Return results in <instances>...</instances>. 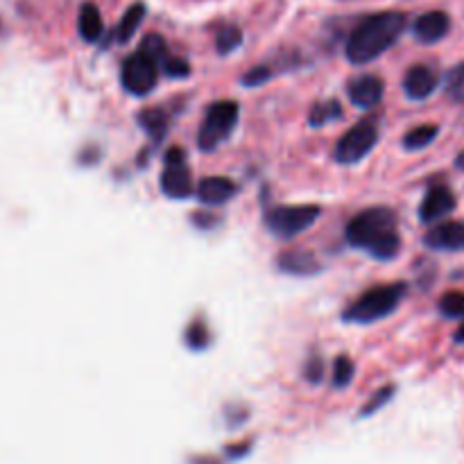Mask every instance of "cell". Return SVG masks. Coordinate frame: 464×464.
Instances as JSON below:
<instances>
[{"mask_svg": "<svg viewBox=\"0 0 464 464\" xmlns=\"http://www.w3.org/2000/svg\"><path fill=\"white\" fill-rule=\"evenodd\" d=\"M347 240L349 245L370 252L374 259H395L401 247L395 211L379 206L358 213L347 227Z\"/></svg>", "mask_w": 464, "mask_h": 464, "instance_id": "1", "label": "cell"}, {"mask_svg": "<svg viewBox=\"0 0 464 464\" xmlns=\"http://www.w3.org/2000/svg\"><path fill=\"white\" fill-rule=\"evenodd\" d=\"M322 209L317 204H295L275 206L265 213V225L279 238H295L301 231L313 227L320 218Z\"/></svg>", "mask_w": 464, "mask_h": 464, "instance_id": "5", "label": "cell"}, {"mask_svg": "<svg viewBox=\"0 0 464 464\" xmlns=\"http://www.w3.org/2000/svg\"><path fill=\"white\" fill-rule=\"evenodd\" d=\"M161 68H164L165 76H170V77H188L190 76L188 61L180 60V57H165Z\"/></svg>", "mask_w": 464, "mask_h": 464, "instance_id": "28", "label": "cell"}, {"mask_svg": "<svg viewBox=\"0 0 464 464\" xmlns=\"http://www.w3.org/2000/svg\"><path fill=\"white\" fill-rule=\"evenodd\" d=\"M376 140H379V130H376V125L372 120H363V123L351 127V130L338 140V145H335V159L345 165L358 164V161H363L364 156L374 150Z\"/></svg>", "mask_w": 464, "mask_h": 464, "instance_id": "6", "label": "cell"}, {"mask_svg": "<svg viewBox=\"0 0 464 464\" xmlns=\"http://www.w3.org/2000/svg\"><path fill=\"white\" fill-rule=\"evenodd\" d=\"M270 77V68H265V66H259V68H254L252 73H247L245 77H243V82H245L247 86H259L260 82H265Z\"/></svg>", "mask_w": 464, "mask_h": 464, "instance_id": "29", "label": "cell"}, {"mask_svg": "<svg viewBox=\"0 0 464 464\" xmlns=\"http://www.w3.org/2000/svg\"><path fill=\"white\" fill-rule=\"evenodd\" d=\"M306 376H308V379L313 380V383H317V380H320V376H322V363H320V360H310V364H308V367H306Z\"/></svg>", "mask_w": 464, "mask_h": 464, "instance_id": "30", "label": "cell"}, {"mask_svg": "<svg viewBox=\"0 0 464 464\" xmlns=\"http://www.w3.org/2000/svg\"><path fill=\"white\" fill-rule=\"evenodd\" d=\"M439 310L446 315V317H453V320H460L464 317V292H446L442 300H439Z\"/></svg>", "mask_w": 464, "mask_h": 464, "instance_id": "22", "label": "cell"}, {"mask_svg": "<svg viewBox=\"0 0 464 464\" xmlns=\"http://www.w3.org/2000/svg\"><path fill=\"white\" fill-rule=\"evenodd\" d=\"M455 209V197L446 186H433L428 193L424 195L420 206V218L424 222H435L449 215Z\"/></svg>", "mask_w": 464, "mask_h": 464, "instance_id": "11", "label": "cell"}, {"mask_svg": "<svg viewBox=\"0 0 464 464\" xmlns=\"http://www.w3.org/2000/svg\"><path fill=\"white\" fill-rule=\"evenodd\" d=\"M446 93H449L455 102H464V64L455 66V68L451 70L449 80H446Z\"/></svg>", "mask_w": 464, "mask_h": 464, "instance_id": "24", "label": "cell"}, {"mask_svg": "<svg viewBox=\"0 0 464 464\" xmlns=\"http://www.w3.org/2000/svg\"><path fill=\"white\" fill-rule=\"evenodd\" d=\"M439 134V127L437 125H420L410 130L408 134L404 136V145L405 150H421L426 145L433 143Z\"/></svg>", "mask_w": 464, "mask_h": 464, "instance_id": "19", "label": "cell"}, {"mask_svg": "<svg viewBox=\"0 0 464 464\" xmlns=\"http://www.w3.org/2000/svg\"><path fill=\"white\" fill-rule=\"evenodd\" d=\"M351 379H354V363L345 356H340L333 367V385L335 388H347Z\"/></svg>", "mask_w": 464, "mask_h": 464, "instance_id": "23", "label": "cell"}, {"mask_svg": "<svg viewBox=\"0 0 464 464\" xmlns=\"http://www.w3.org/2000/svg\"><path fill=\"white\" fill-rule=\"evenodd\" d=\"M139 52L148 55V57H150V60L159 61L161 57H165V41L161 39L159 35H148L143 41H140Z\"/></svg>", "mask_w": 464, "mask_h": 464, "instance_id": "25", "label": "cell"}, {"mask_svg": "<svg viewBox=\"0 0 464 464\" xmlns=\"http://www.w3.org/2000/svg\"><path fill=\"white\" fill-rule=\"evenodd\" d=\"M143 16H145V5H140V3L132 5L130 10L125 12V16L120 19L118 30H116V39L123 41V44L130 41L132 36H134V32L139 30L140 23H143Z\"/></svg>", "mask_w": 464, "mask_h": 464, "instance_id": "17", "label": "cell"}, {"mask_svg": "<svg viewBox=\"0 0 464 464\" xmlns=\"http://www.w3.org/2000/svg\"><path fill=\"white\" fill-rule=\"evenodd\" d=\"M426 247L439 252L464 250V222H444L426 234Z\"/></svg>", "mask_w": 464, "mask_h": 464, "instance_id": "9", "label": "cell"}, {"mask_svg": "<svg viewBox=\"0 0 464 464\" xmlns=\"http://www.w3.org/2000/svg\"><path fill=\"white\" fill-rule=\"evenodd\" d=\"M186 340H188V345L193 349H204L209 345V331H206V326L202 322H193V326L186 333Z\"/></svg>", "mask_w": 464, "mask_h": 464, "instance_id": "27", "label": "cell"}, {"mask_svg": "<svg viewBox=\"0 0 464 464\" xmlns=\"http://www.w3.org/2000/svg\"><path fill=\"white\" fill-rule=\"evenodd\" d=\"M451 28V19L444 12H426L420 19L414 20V36L421 44H435V41L444 39Z\"/></svg>", "mask_w": 464, "mask_h": 464, "instance_id": "14", "label": "cell"}, {"mask_svg": "<svg viewBox=\"0 0 464 464\" xmlns=\"http://www.w3.org/2000/svg\"><path fill=\"white\" fill-rule=\"evenodd\" d=\"M405 28V14L401 12H383L367 16L347 39L345 55L351 64L363 66L379 60L389 45L395 44Z\"/></svg>", "mask_w": 464, "mask_h": 464, "instance_id": "2", "label": "cell"}, {"mask_svg": "<svg viewBox=\"0 0 464 464\" xmlns=\"http://www.w3.org/2000/svg\"><path fill=\"white\" fill-rule=\"evenodd\" d=\"M437 73H435L430 66H412V68L405 73L404 91L410 100H426V98L433 95V91L437 89Z\"/></svg>", "mask_w": 464, "mask_h": 464, "instance_id": "10", "label": "cell"}, {"mask_svg": "<svg viewBox=\"0 0 464 464\" xmlns=\"http://www.w3.org/2000/svg\"><path fill=\"white\" fill-rule=\"evenodd\" d=\"M383 80L376 76H360L351 80L349 84V98L356 107L370 109L383 100Z\"/></svg>", "mask_w": 464, "mask_h": 464, "instance_id": "12", "label": "cell"}, {"mask_svg": "<svg viewBox=\"0 0 464 464\" xmlns=\"http://www.w3.org/2000/svg\"><path fill=\"white\" fill-rule=\"evenodd\" d=\"M156 61L150 60L143 52L127 57L123 70H120V82L123 89L132 95H148L156 84Z\"/></svg>", "mask_w": 464, "mask_h": 464, "instance_id": "7", "label": "cell"}, {"mask_svg": "<svg viewBox=\"0 0 464 464\" xmlns=\"http://www.w3.org/2000/svg\"><path fill=\"white\" fill-rule=\"evenodd\" d=\"M338 118H342V107H340L335 100L317 102V105H313V109H310L308 114V120L313 127L329 125V123H333V120Z\"/></svg>", "mask_w": 464, "mask_h": 464, "instance_id": "18", "label": "cell"}, {"mask_svg": "<svg viewBox=\"0 0 464 464\" xmlns=\"http://www.w3.org/2000/svg\"><path fill=\"white\" fill-rule=\"evenodd\" d=\"M279 270L285 272V275L292 276H313L322 270L320 260L315 259V254L306 250H288L279 256L276 260Z\"/></svg>", "mask_w": 464, "mask_h": 464, "instance_id": "13", "label": "cell"}, {"mask_svg": "<svg viewBox=\"0 0 464 464\" xmlns=\"http://www.w3.org/2000/svg\"><path fill=\"white\" fill-rule=\"evenodd\" d=\"M238 114V102L234 100H222L211 105L209 111H206L204 123L200 127V134H197V145H200L202 150L211 152L220 143H225L231 132L236 130Z\"/></svg>", "mask_w": 464, "mask_h": 464, "instance_id": "4", "label": "cell"}, {"mask_svg": "<svg viewBox=\"0 0 464 464\" xmlns=\"http://www.w3.org/2000/svg\"><path fill=\"white\" fill-rule=\"evenodd\" d=\"M80 35L84 41H98L102 35V16L93 3H86L80 12Z\"/></svg>", "mask_w": 464, "mask_h": 464, "instance_id": "16", "label": "cell"}, {"mask_svg": "<svg viewBox=\"0 0 464 464\" xmlns=\"http://www.w3.org/2000/svg\"><path fill=\"white\" fill-rule=\"evenodd\" d=\"M139 123L152 139H161L165 134V114L161 109H145L143 114H139Z\"/></svg>", "mask_w": 464, "mask_h": 464, "instance_id": "20", "label": "cell"}, {"mask_svg": "<svg viewBox=\"0 0 464 464\" xmlns=\"http://www.w3.org/2000/svg\"><path fill=\"white\" fill-rule=\"evenodd\" d=\"M392 395H395V388H392V385L379 389V392H376V395L370 399V404L364 405L363 412H360V414H363V417H370V414H374L376 410H380L385 404H388L389 399H392Z\"/></svg>", "mask_w": 464, "mask_h": 464, "instance_id": "26", "label": "cell"}, {"mask_svg": "<svg viewBox=\"0 0 464 464\" xmlns=\"http://www.w3.org/2000/svg\"><path fill=\"white\" fill-rule=\"evenodd\" d=\"M405 295H408V285L405 284L376 285V288L367 290L364 295H360L345 310L342 317L347 322H354V324H372V322L383 320V317L395 313Z\"/></svg>", "mask_w": 464, "mask_h": 464, "instance_id": "3", "label": "cell"}, {"mask_svg": "<svg viewBox=\"0 0 464 464\" xmlns=\"http://www.w3.org/2000/svg\"><path fill=\"white\" fill-rule=\"evenodd\" d=\"M240 44H243V32H240V28L236 26L220 28L218 36H215V45H218V51L222 52V55L234 52Z\"/></svg>", "mask_w": 464, "mask_h": 464, "instance_id": "21", "label": "cell"}, {"mask_svg": "<svg viewBox=\"0 0 464 464\" xmlns=\"http://www.w3.org/2000/svg\"><path fill=\"white\" fill-rule=\"evenodd\" d=\"M236 193V184L227 177H206L197 184V197L200 202L211 206H218V204H225L234 197Z\"/></svg>", "mask_w": 464, "mask_h": 464, "instance_id": "15", "label": "cell"}, {"mask_svg": "<svg viewBox=\"0 0 464 464\" xmlns=\"http://www.w3.org/2000/svg\"><path fill=\"white\" fill-rule=\"evenodd\" d=\"M455 164H458V168L464 170V152H460L458 159H455Z\"/></svg>", "mask_w": 464, "mask_h": 464, "instance_id": "32", "label": "cell"}, {"mask_svg": "<svg viewBox=\"0 0 464 464\" xmlns=\"http://www.w3.org/2000/svg\"><path fill=\"white\" fill-rule=\"evenodd\" d=\"M186 155L180 148H172L165 155V170L161 177V190L172 200H184L193 193V181H190V172L186 168Z\"/></svg>", "mask_w": 464, "mask_h": 464, "instance_id": "8", "label": "cell"}, {"mask_svg": "<svg viewBox=\"0 0 464 464\" xmlns=\"http://www.w3.org/2000/svg\"><path fill=\"white\" fill-rule=\"evenodd\" d=\"M455 340H458V342H464V324L460 326L458 333H455Z\"/></svg>", "mask_w": 464, "mask_h": 464, "instance_id": "31", "label": "cell"}]
</instances>
